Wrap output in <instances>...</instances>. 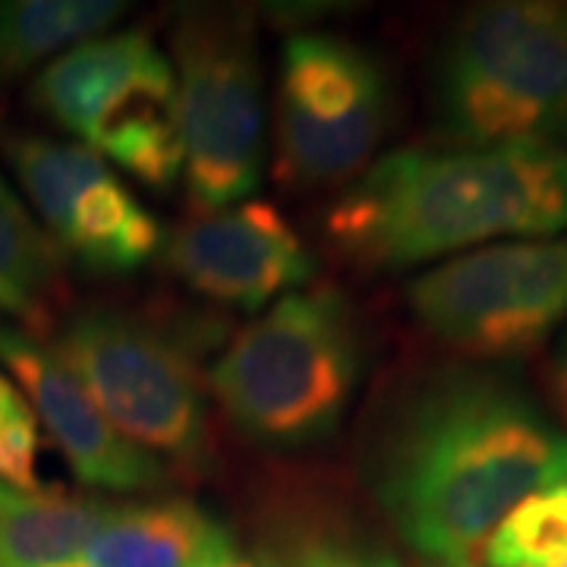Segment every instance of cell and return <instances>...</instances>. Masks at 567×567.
<instances>
[{
  "label": "cell",
  "instance_id": "5",
  "mask_svg": "<svg viewBox=\"0 0 567 567\" xmlns=\"http://www.w3.org/2000/svg\"><path fill=\"white\" fill-rule=\"evenodd\" d=\"M32 102L155 193L183 174L177 73L145 29L95 35L63 51L35 76Z\"/></svg>",
  "mask_w": 567,
  "mask_h": 567
},
{
  "label": "cell",
  "instance_id": "20",
  "mask_svg": "<svg viewBox=\"0 0 567 567\" xmlns=\"http://www.w3.org/2000/svg\"><path fill=\"white\" fill-rule=\"evenodd\" d=\"M25 406H29V401H25L20 391L0 375V429L10 423L13 416H20Z\"/></svg>",
  "mask_w": 567,
  "mask_h": 567
},
{
  "label": "cell",
  "instance_id": "17",
  "mask_svg": "<svg viewBox=\"0 0 567 567\" xmlns=\"http://www.w3.org/2000/svg\"><path fill=\"white\" fill-rule=\"evenodd\" d=\"M61 293V249L32 221L0 177V312L35 328L51 319Z\"/></svg>",
  "mask_w": 567,
  "mask_h": 567
},
{
  "label": "cell",
  "instance_id": "12",
  "mask_svg": "<svg viewBox=\"0 0 567 567\" xmlns=\"http://www.w3.org/2000/svg\"><path fill=\"white\" fill-rule=\"evenodd\" d=\"M0 363L25 388L29 404L54 435L82 486L104 492H158L171 483L162 457L126 442L51 344L0 322Z\"/></svg>",
  "mask_w": 567,
  "mask_h": 567
},
{
  "label": "cell",
  "instance_id": "16",
  "mask_svg": "<svg viewBox=\"0 0 567 567\" xmlns=\"http://www.w3.org/2000/svg\"><path fill=\"white\" fill-rule=\"evenodd\" d=\"M259 567H404L328 507L290 505L268 514L259 536Z\"/></svg>",
  "mask_w": 567,
  "mask_h": 567
},
{
  "label": "cell",
  "instance_id": "9",
  "mask_svg": "<svg viewBox=\"0 0 567 567\" xmlns=\"http://www.w3.org/2000/svg\"><path fill=\"white\" fill-rule=\"evenodd\" d=\"M391 126L379 61L353 41L300 32L284 41L278 73V177L331 186L357 177Z\"/></svg>",
  "mask_w": 567,
  "mask_h": 567
},
{
  "label": "cell",
  "instance_id": "11",
  "mask_svg": "<svg viewBox=\"0 0 567 567\" xmlns=\"http://www.w3.org/2000/svg\"><path fill=\"white\" fill-rule=\"evenodd\" d=\"M164 262L196 293L249 312L316 271L303 240L271 203L230 205L177 224L164 240Z\"/></svg>",
  "mask_w": 567,
  "mask_h": 567
},
{
  "label": "cell",
  "instance_id": "4",
  "mask_svg": "<svg viewBox=\"0 0 567 567\" xmlns=\"http://www.w3.org/2000/svg\"><path fill=\"white\" fill-rule=\"evenodd\" d=\"M435 117L461 148L567 152V3L495 0L451 29L432 80Z\"/></svg>",
  "mask_w": 567,
  "mask_h": 567
},
{
  "label": "cell",
  "instance_id": "3",
  "mask_svg": "<svg viewBox=\"0 0 567 567\" xmlns=\"http://www.w3.org/2000/svg\"><path fill=\"white\" fill-rule=\"evenodd\" d=\"M360 324L334 287L284 293L208 369V391L237 432L265 447L322 442L360 382Z\"/></svg>",
  "mask_w": 567,
  "mask_h": 567
},
{
  "label": "cell",
  "instance_id": "23",
  "mask_svg": "<svg viewBox=\"0 0 567 567\" xmlns=\"http://www.w3.org/2000/svg\"><path fill=\"white\" fill-rule=\"evenodd\" d=\"M565 567H567V565H565Z\"/></svg>",
  "mask_w": 567,
  "mask_h": 567
},
{
  "label": "cell",
  "instance_id": "15",
  "mask_svg": "<svg viewBox=\"0 0 567 567\" xmlns=\"http://www.w3.org/2000/svg\"><path fill=\"white\" fill-rule=\"evenodd\" d=\"M111 0H0V85L121 20Z\"/></svg>",
  "mask_w": 567,
  "mask_h": 567
},
{
  "label": "cell",
  "instance_id": "7",
  "mask_svg": "<svg viewBox=\"0 0 567 567\" xmlns=\"http://www.w3.org/2000/svg\"><path fill=\"white\" fill-rule=\"evenodd\" d=\"M54 350L126 442L203 470L208 406L199 369L181 341L142 316L85 309L66 322Z\"/></svg>",
  "mask_w": 567,
  "mask_h": 567
},
{
  "label": "cell",
  "instance_id": "1",
  "mask_svg": "<svg viewBox=\"0 0 567 567\" xmlns=\"http://www.w3.org/2000/svg\"><path fill=\"white\" fill-rule=\"evenodd\" d=\"M567 483V432L524 388L447 369L401 394L369 451V488L429 567H476L529 495Z\"/></svg>",
  "mask_w": 567,
  "mask_h": 567
},
{
  "label": "cell",
  "instance_id": "21",
  "mask_svg": "<svg viewBox=\"0 0 567 567\" xmlns=\"http://www.w3.org/2000/svg\"><path fill=\"white\" fill-rule=\"evenodd\" d=\"M199 567H259L252 558H246L237 551V546L221 548V551H215V555H208Z\"/></svg>",
  "mask_w": 567,
  "mask_h": 567
},
{
  "label": "cell",
  "instance_id": "18",
  "mask_svg": "<svg viewBox=\"0 0 567 567\" xmlns=\"http://www.w3.org/2000/svg\"><path fill=\"white\" fill-rule=\"evenodd\" d=\"M488 567H565L567 495L561 488L529 495L514 507L483 548Z\"/></svg>",
  "mask_w": 567,
  "mask_h": 567
},
{
  "label": "cell",
  "instance_id": "22",
  "mask_svg": "<svg viewBox=\"0 0 567 567\" xmlns=\"http://www.w3.org/2000/svg\"><path fill=\"white\" fill-rule=\"evenodd\" d=\"M558 488H561V492H565V495H567V483H565V486H558Z\"/></svg>",
  "mask_w": 567,
  "mask_h": 567
},
{
  "label": "cell",
  "instance_id": "8",
  "mask_svg": "<svg viewBox=\"0 0 567 567\" xmlns=\"http://www.w3.org/2000/svg\"><path fill=\"white\" fill-rule=\"evenodd\" d=\"M410 316L473 360L527 357L567 319V237L470 252L410 284Z\"/></svg>",
  "mask_w": 567,
  "mask_h": 567
},
{
  "label": "cell",
  "instance_id": "19",
  "mask_svg": "<svg viewBox=\"0 0 567 567\" xmlns=\"http://www.w3.org/2000/svg\"><path fill=\"white\" fill-rule=\"evenodd\" d=\"M546 391L548 404L555 410V423L567 432V328L558 347H555V353H551V360H548Z\"/></svg>",
  "mask_w": 567,
  "mask_h": 567
},
{
  "label": "cell",
  "instance_id": "14",
  "mask_svg": "<svg viewBox=\"0 0 567 567\" xmlns=\"http://www.w3.org/2000/svg\"><path fill=\"white\" fill-rule=\"evenodd\" d=\"M111 505L66 492L0 483V567H89L85 548Z\"/></svg>",
  "mask_w": 567,
  "mask_h": 567
},
{
  "label": "cell",
  "instance_id": "10",
  "mask_svg": "<svg viewBox=\"0 0 567 567\" xmlns=\"http://www.w3.org/2000/svg\"><path fill=\"white\" fill-rule=\"evenodd\" d=\"M0 148L41 221L95 271H136L162 246V227L82 142L10 133Z\"/></svg>",
  "mask_w": 567,
  "mask_h": 567
},
{
  "label": "cell",
  "instance_id": "13",
  "mask_svg": "<svg viewBox=\"0 0 567 567\" xmlns=\"http://www.w3.org/2000/svg\"><path fill=\"white\" fill-rule=\"evenodd\" d=\"M237 546L230 529L186 498L111 507L85 548L89 567H199Z\"/></svg>",
  "mask_w": 567,
  "mask_h": 567
},
{
  "label": "cell",
  "instance_id": "6",
  "mask_svg": "<svg viewBox=\"0 0 567 567\" xmlns=\"http://www.w3.org/2000/svg\"><path fill=\"white\" fill-rule=\"evenodd\" d=\"M183 177L199 212H221L262 183L265 82L256 29L237 7H186L171 32Z\"/></svg>",
  "mask_w": 567,
  "mask_h": 567
},
{
  "label": "cell",
  "instance_id": "2",
  "mask_svg": "<svg viewBox=\"0 0 567 567\" xmlns=\"http://www.w3.org/2000/svg\"><path fill=\"white\" fill-rule=\"evenodd\" d=\"M324 227L360 268H406L486 240L565 234L567 152L401 148L357 177Z\"/></svg>",
  "mask_w": 567,
  "mask_h": 567
}]
</instances>
